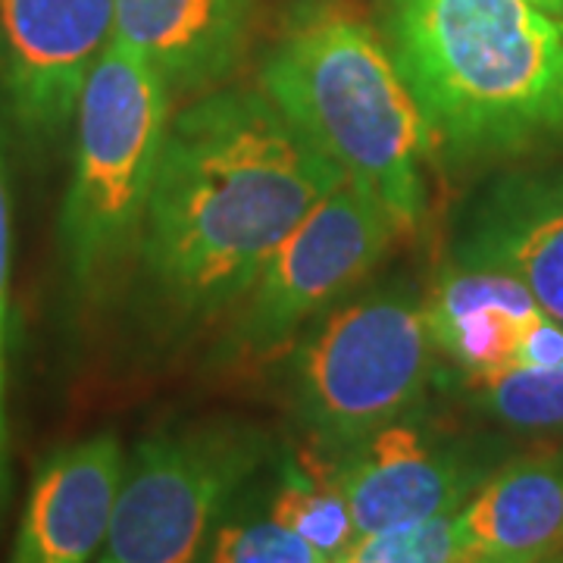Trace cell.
I'll return each instance as SVG.
<instances>
[{
  "label": "cell",
  "instance_id": "cell-21",
  "mask_svg": "<svg viewBox=\"0 0 563 563\" xmlns=\"http://www.w3.org/2000/svg\"><path fill=\"white\" fill-rule=\"evenodd\" d=\"M536 563H563V551L561 554H554V558H544V561H536Z\"/></svg>",
  "mask_w": 563,
  "mask_h": 563
},
{
  "label": "cell",
  "instance_id": "cell-3",
  "mask_svg": "<svg viewBox=\"0 0 563 563\" xmlns=\"http://www.w3.org/2000/svg\"><path fill=\"white\" fill-rule=\"evenodd\" d=\"M261 91L342 176L417 235L429 210V139L383 35L332 7H303L261 66Z\"/></svg>",
  "mask_w": 563,
  "mask_h": 563
},
{
  "label": "cell",
  "instance_id": "cell-19",
  "mask_svg": "<svg viewBox=\"0 0 563 563\" xmlns=\"http://www.w3.org/2000/svg\"><path fill=\"white\" fill-rule=\"evenodd\" d=\"M7 320H10V195L0 163V517L10 495V435H7Z\"/></svg>",
  "mask_w": 563,
  "mask_h": 563
},
{
  "label": "cell",
  "instance_id": "cell-6",
  "mask_svg": "<svg viewBox=\"0 0 563 563\" xmlns=\"http://www.w3.org/2000/svg\"><path fill=\"white\" fill-rule=\"evenodd\" d=\"M273 461V439L244 420L185 422L125 457L98 563H201L213 529Z\"/></svg>",
  "mask_w": 563,
  "mask_h": 563
},
{
  "label": "cell",
  "instance_id": "cell-20",
  "mask_svg": "<svg viewBox=\"0 0 563 563\" xmlns=\"http://www.w3.org/2000/svg\"><path fill=\"white\" fill-rule=\"evenodd\" d=\"M526 3H532L536 10H542L544 16L563 22V0H526Z\"/></svg>",
  "mask_w": 563,
  "mask_h": 563
},
{
  "label": "cell",
  "instance_id": "cell-10",
  "mask_svg": "<svg viewBox=\"0 0 563 563\" xmlns=\"http://www.w3.org/2000/svg\"><path fill=\"white\" fill-rule=\"evenodd\" d=\"M426 320L448 379L563 363V322L501 269L448 261L426 298Z\"/></svg>",
  "mask_w": 563,
  "mask_h": 563
},
{
  "label": "cell",
  "instance_id": "cell-4",
  "mask_svg": "<svg viewBox=\"0 0 563 563\" xmlns=\"http://www.w3.org/2000/svg\"><path fill=\"white\" fill-rule=\"evenodd\" d=\"M169 120L157 69L113 35L81 91L60 210L63 269L85 301H101L139 263Z\"/></svg>",
  "mask_w": 563,
  "mask_h": 563
},
{
  "label": "cell",
  "instance_id": "cell-9",
  "mask_svg": "<svg viewBox=\"0 0 563 563\" xmlns=\"http://www.w3.org/2000/svg\"><path fill=\"white\" fill-rule=\"evenodd\" d=\"M110 38L113 0H0V122L25 157L69 139Z\"/></svg>",
  "mask_w": 563,
  "mask_h": 563
},
{
  "label": "cell",
  "instance_id": "cell-18",
  "mask_svg": "<svg viewBox=\"0 0 563 563\" xmlns=\"http://www.w3.org/2000/svg\"><path fill=\"white\" fill-rule=\"evenodd\" d=\"M339 563H463V536L457 514L426 523L357 536Z\"/></svg>",
  "mask_w": 563,
  "mask_h": 563
},
{
  "label": "cell",
  "instance_id": "cell-5",
  "mask_svg": "<svg viewBox=\"0 0 563 563\" xmlns=\"http://www.w3.org/2000/svg\"><path fill=\"white\" fill-rule=\"evenodd\" d=\"M432 379L426 298L388 279L344 298L295 342L285 401L307 448L339 451L420 410Z\"/></svg>",
  "mask_w": 563,
  "mask_h": 563
},
{
  "label": "cell",
  "instance_id": "cell-8",
  "mask_svg": "<svg viewBox=\"0 0 563 563\" xmlns=\"http://www.w3.org/2000/svg\"><path fill=\"white\" fill-rule=\"evenodd\" d=\"M335 483L361 536L457 514L504 461L488 435L448 429L413 410L339 451H303Z\"/></svg>",
  "mask_w": 563,
  "mask_h": 563
},
{
  "label": "cell",
  "instance_id": "cell-17",
  "mask_svg": "<svg viewBox=\"0 0 563 563\" xmlns=\"http://www.w3.org/2000/svg\"><path fill=\"white\" fill-rule=\"evenodd\" d=\"M239 498L213 529L201 563H332L298 532L276 523L269 510H239Z\"/></svg>",
  "mask_w": 563,
  "mask_h": 563
},
{
  "label": "cell",
  "instance_id": "cell-13",
  "mask_svg": "<svg viewBox=\"0 0 563 563\" xmlns=\"http://www.w3.org/2000/svg\"><path fill=\"white\" fill-rule=\"evenodd\" d=\"M257 0H113V35L147 60L173 95L222 88L244 57Z\"/></svg>",
  "mask_w": 563,
  "mask_h": 563
},
{
  "label": "cell",
  "instance_id": "cell-16",
  "mask_svg": "<svg viewBox=\"0 0 563 563\" xmlns=\"http://www.w3.org/2000/svg\"><path fill=\"white\" fill-rule=\"evenodd\" d=\"M266 510L332 563L342 561L361 536L342 492L303 451L279 463Z\"/></svg>",
  "mask_w": 563,
  "mask_h": 563
},
{
  "label": "cell",
  "instance_id": "cell-14",
  "mask_svg": "<svg viewBox=\"0 0 563 563\" xmlns=\"http://www.w3.org/2000/svg\"><path fill=\"white\" fill-rule=\"evenodd\" d=\"M463 563H536L563 551V442L498 463L457 510Z\"/></svg>",
  "mask_w": 563,
  "mask_h": 563
},
{
  "label": "cell",
  "instance_id": "cell-12",
  "mask_svg": "<svg viewBox=\"0 0 563 563\" xmlns=\"http://www.w3.org/2000/svg\"><path fill=\"white\" fill-rule=\"evenodd\" d=\"M122 473L125 454L110 432L54 451L29 488L10 563H91L107 539Z\"/></svg>",
  "mask_w": 563,
  "mask_h": 563
},
{
  "label": "cell",
  "instance_id": "cell-15",
  "mask_svg": "<svg viewBox=\"0 0 563 563\" xmlns=\"http://www.w3.org/2000/svg\"><path fill=\"white\" fill-rule=\"evenodd\" d=\"M448 383L498 429L542 442H563V363L517 366Z\"/></svg>",
  "mask_w": 563,
  "mask_h": 563
},
{
  "label": "cell",
  "instance_id": "cell-11",
  "mask_svg": "<svg viewBox=\"0 0 563 563\" xmlns=\"http://www.w3.org/2000/svg\"><path fill=\"white\" fill-rule=\"evenodd\" d=\"M501 269L563 322V166L501 173L463 203L451 257Z\"/></svg>",
  "mask_w": 563,
  "mask_h": 563
},
{
  "label": "cell",
  "instance_id": "cell-7",
  "mask_svg": "<svg viewBox=\"0 0 563 563\" xmlns=\"http://www.w3.org/2000/svg\"><path fill=\"white\" fill-rule=\"evenodd\" d=\"M395 225L351 181L329 191L229 310L222 357L276 361L385 261Z\"/></svg>",
  "mask_w": 563,
  "mask_h": 563
},
{
  "label": "cell",
  "instance_id": "cell-1",
  "mask_svg": "<svg viewBox=\"0 0 563 563\" xmlns=\"http://www.w3.org/2000/svg\"><path fill=\"white\" fill-rule=\"evenodd\" d=\"M342 169L261 88H217L173 113L139 273L161 320L201 329L257 279Z\"/></svg>",
  "mask_w": 563,
  "mask_h": 563
},
{
  "label": "cell",
  "instance_id": "cell-2",
  "mask_svg": "<svg viewBox=\"0 0 563 563\" xmlns=\"http://www.w3.org/2000/svg\"><path fill=\"white\" fill-rule=\"evenodd\" d=\"M383 41L444 169L563 147V25L526 0H385Z\"/></svg>",
  "mask_w": 563,
  "mask_h": 563
}]
</instances>
